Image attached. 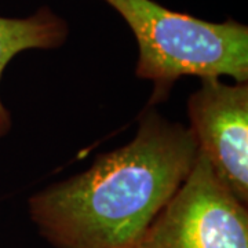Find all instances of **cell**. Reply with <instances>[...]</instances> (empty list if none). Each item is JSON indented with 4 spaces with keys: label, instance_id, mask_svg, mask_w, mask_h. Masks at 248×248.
I'll use <instances>...</instances> for the list:
<instances>
[{
    "label": "cell",
    "instance_id": "4",
    "mask_svg": "<svg viewBox=\"0 0 248 248\" xmlns=\"http://www.w3.org/2000/svg\"><path fill=\"white\" fill-rule=\"evenodd\" d=\"M200 81L187 99V128L215 177L248 205V81Z\"/></svg>",
    "mask_w": 248,
    "mask_h": 248
},
{
    "label": "cell",
    "instance_id": "1",
    "mask_svg": "<svg viewBox=\"0 0 248 248\" xmlns=\"http://www.w3.org/2000/svg\"><path fill=\"white\" fill-rule=\"evenodd\" d=\"M197 152L187 127L149 108L128 143L31 196V221L54 248H138Z\"/></svg>",
    "mask_w": 248,
    "mask_h": 248
},
{
    "label": "cell",
    "instance_id": "5",
    "mask_svg": "<svg viewBox=\"0 0 248 248\" xmlns=\"http://www.w3.org/2000/svg\"><path fill=\"white\" fill-rule=\"evenodd\" d=\"M69 35L68 22L48 7L25 18L0 17V80L9 62L25 50H51ZM11 128V116L0 99V137Z\"/></svg>",
    "mask_w": 248,
    "mask_h": 248
},
{
    "label": "cell",
    "instance_id": "3",
    "mask_svg": "<svg viewBox=\"0 0 248 248\" xmlns=\"http://www.w3.org/2000/svg\"><path fill=\"white\" fill-rule=\"evenodd\" d=\"M138 248H248V205L232 195L197 152L190 174Z\"/></svg>",
    "mask_w": 248,
    "mask_h": 248
},
{
    "label": "cell",
    "instance_id": "2",
    "mask_svg": "<svg viewBox=\"0 0 248 248\" xmlns=\"http://www.w3.org/2000/svg\"><path fill=\"white\" fill-rule=\"evenodd\" d=\"M122 16L138 43L135 75L151 81V105L169 98L181 78L229 76L248 81V28L234 19L210 22L153 0H104Z\"/></svg>",
    "mask_w": 248,
    "mask_h": 248
}]
</instances>
